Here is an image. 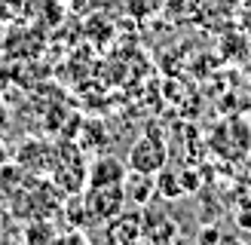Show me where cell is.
<instances>
[{
  "label": "cell",
  "instance_id": "1",
  "mask_svg": "<svg viewBox=\"0 0 251 245\" xmlns=\"http://www.w3.org/2000/svg\"><path fill=\"white\" fill-rule=\"evenodd\" d=\"M83 208H86V215H89V220H95V224H110V220L126 208L123 184L89 187V193H86V199H83Z\"/></svg>",
  "mask_w": 251,
  "mask_h": 245
},
{
  "label": "cell",
  "instance_id": "2",
  "mask_svg": "<svg viewBox=\"0 0 251 245\" xmlns=\"http://www.w3.org/2000/svg\"><path fill=\"white\" fill-rule=\"evenodd\" d=\"M169 163V150L166 144H162L156 135H141L132 147H129V156H126V166L135 169V172H150V175H156V172H162Z\"/></svg>",
  "mask_w": 251,
  "mask_h": 245
},
{
  "label": "cell",
  "instance_id": "3",
  "mask_svg": "<svg viewBox=\"0 0 251 245\" xmlns=\"http://www.w3.org/2000/svg\"><path fill=\"white\" fill-rule=\"evenodd\" d=\"M123 190H126V199L135 202V205H147L156 193V175L150 172H135V169H126V178H123Z\"/></svg>",
  "mask_w": 251,
  "mask_h": 245
},
{
  "label": "cell",
  "instance_id": "4",
  "mask_svg": "<svg viewBox=\"0 0 251 245\" xmlns=\"http://www.w3.org/2000/svg\"><path fill=\"white\" fill-rule=\"evenodd\" d=\"M126 166L123 159H117V156H101V159H95L92 163V169L86 172V184L89 187H107V184H123V178H126Z\"/></svg>",
  "mask_w": 251,
  "mask_h": 245
},
{
  "label": "cell",
  "instance_id": "5",
  "mask_svg": "<svg viewBox=\"0 0 251 245\" xmlns=\"http://www.w3.org/2000/svg\"><path fill=\"white\" fill-rule=\"evenodd\" d=\"M114 242H135L141 239V215L138 212H120L114 220H110V233H107Z\"/></svg>",
  "mask_w": 251,
  "mask_h": 245
},
{
  "label": "cell",
  "instance_id": "6",
  "mask_svg": "<svg viewBox=\"0 0 251 245\" xmlns=\"http://www.w3.org/2000/svg\"><path fill=\"white\" fill-rule=\"evenodd\" d=\"M181 193H184V184L172 172H156V196H162V199H178Z\"/></svg>",
  "mask_w": 251,
  "mask_h": 245
},
{
  "label": "cell",
  "instance_id": "7",
  "mask_svg": "<svg viewBox=\"0 0 251 245\" xmlns=\"http://www.w3.org/2000/svg\"><path fill=\"white\" fill-rule=\"evenodd\" d=\"M162 3H166V0H126V9H129L135 19H144L150 12H156Z\"/></svg>",
  "mask_w": 251,
  "mask_h": 245
},
{
  "label": "cell",
  "instance_id": "8",
  "mask_svg": "<svg viewBox=\"0 0 251 245\" xmlns=\"http://www.w3.org/2000/svg\"><path fill=\"white\" fill-rule=\"evenodd\" d=\"M22 12H25V0H0V22L3 24L22 19Z\"/></svg>",
  "mask_w": 251,
  "mask_h": 245
},
{
  "label": "cell",
  "instance_id": "9",
  "mask_svg": "<svg viewBox=\"0 0 251 245\" xmlns=\"http://www.w3.org/2000/svg\"><path fill=\"white\" fill-rule=\"evenodd\" d=\"M236 28L242 37H251V0H242L239 12H236Z\"/></svg>",
  "mask_w": 251,
  "mask_h": 245
},
{
  "label": "cell",
  "instance_id": "10",
  "mask_svg": "<svg viewBox=\"0 0 251 245\" xmlns=\"http://www.w3.org/2000/svg\"><path fill=\"white\" fill-rule=\"evenodd\" d=\"M37 224H40V230H28V233H25L28 239H55V230L46 227V220H37Z\"/></svg>",
  "mask_w": 251,
  "mask_h": 245
},
{
  "label": "cell",
  "instance_id": "11",
  "mask_svg": "<svg viewBox=\"0 0 251 245\" xmlns=\"http://www.w3.org/2000/svg\"><path fill=\"white\" fill-rule=\"evenodd\" d=\"M248 175H251V156H248Z\"/></svg>",
  "mask_w": 251,
  "mask_h": 245
}]
</instances>
